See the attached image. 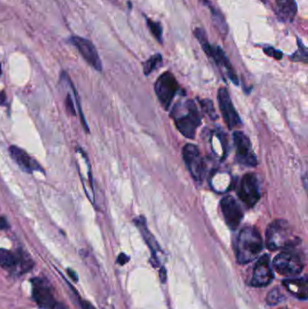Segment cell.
Masks as SVG:
<instances>
[{
  "instance_id": "1",
  "label": "cell",
  "mask_w": 308,
  "mask_h": 309,
  "mask_svg": "<svg viewBox=\"0 0 308 309\" xmlns=\"http://www.w3.org/2000/svg\"><path fill=\"white\" fill-rule=\"evenodd\" d=\"M170 117L182 135L193 140L199 126L202 123V117L194 101L186 100L178 102L171 110Z\"/></svg>"
},
{
  "instance_id": "2",
  "label": "cell",
  "mask_w": 308,
  "mask_h": 309,
  "mask_svg": "<svg viewBox=\"0 0 308 309\" xmlns=\"http://www.w3.org/2000/svg\"><path fill=\"white\" fill-rule=\"evenodd\" d=\"M263 250V240L257 228L242 229L236 242V258L240 264H248L257 258Z\"/></svg>"
},
{
  "instance_id": "3",
  "label": "cell",
  "mask_w": 308,
  "mask_h": 309,
  "mask_svg": "<svg viewBox=\"0 0 308 309\" xmlns=\"http://www.w3.org/2000/svg\"><path fill=\"white\" fill-rule=\"evenodd\" d=\"M299 242V239L294 235L287 220H274L267 229L266 244L270 250L292 249Z\"/></svg>"
},
{
  "instance_id": "4",
  "label": "cell",
  "mask_w": 308,
  "mask_h": 309,
  "mask_svg": "<svg viewBox=\"0 0 308 309\" xmlns=\"http://www.w3.org/2000/svg\"><path fill=\"white\" fill-rule=\"evenodd\" d=\"M194 36L198 40L199 43L203 48V51L210 58L213 60L217 64V66L224 69L229 79L234 83L239 84V80L236 75V72L232 67V64L228 59V57L225 55V53L223 51V49L219 47H213L210 45V42L207 38L206 33L203 28L197 27L194 31Z\"/></svg>"
},
{
  "instance_id": "5",
  "label": "cell",
  "mask_w": 308,
  "mask_h": 309,
  "mask_svg": "<svg viewBox=\"0 0 308 309\" xmlns=\"http://www.w3.org/2000/svg\"><path fill=\"white\" fill-rule=\"evenodd\" d=\"M273 266L280 275L294 277L304 270V258L294 248L287 249L275 257Z\"/></svg>"
},
{
  "instance_id": "6",
  "label": "cell",
  "mask_w": 308,
  "mask_h": 309,
  "mask_svg": "<svg viewBox=\"0 0 308 309\" xmlns=\"http://www.w3.org/2000/svg\"><path fill=\"white\" fill-rule=\"evenodd\" d=\"M179 91V84L173 73L165 72L161 74L155 83V92L161 105L165 110H168L173 98Z\"/></svg>"
},
{
  "instance_id": "7",
  "label": "cell",
  "mask_w": 308,
  "mask_h": 309,
  "mask_svg": "<svg viewBox=\"0 0 308 309\" xmlns=\"http://www.w3.org/2000/svg\"><path fill=\"white\" fill-rule=\"evenodd\" d=\"M0 267L10 272H16L19 268V272L23 274L32 270L34 261L24 250H17L15 253L6 249H0Z\"/></svg>"
},
{
  "instance_id": "8",
  "label": "cell",
  "mask_w": 308,
  "mask_h": 309,
  "mask_svg": "<svg viewBox=\"0 0 308 309\" xmlns=\"http://www.w3.org/2000/svg\"><path fill=\"white\" fill-rule=\"evenodd\" d=\"M183 158L194 180L202 182L206 174V166L198 148L195 145L186 144L183 148Z\"/></svg>"
},
{
  "instance_id": "9",
  "label": "cell",
  "mask_w": 308,
  "mask_h": 309,
  "mask_svg": "<svg viewBox=\"0 0 308 309\" xmlns=\"http://www.w3.org/2000/svg\"><path fill=\"white\" fill-rule=\"evenodd\" d=\"M32 295L35 303L42 309H64L55 300L51 286L47 280L34 278L31 280Z\"/></svg>"
},
{
  "instance_id": "10",
  "label": "cell",
  "mask_w": 308,
  "mask_h": 309,
  "mask_svg": "<svg viewBox=\"0 0 308 309\" xmlns=\"http://www.w3.org/2000/svg\"><path fill=\"white\" fill-rule=\"evenodd\" d=\"M233 141L236 148L235 159L237 163L248 167L256 166L257 157L249 138L243 132L235 131L233 133Z\"/></svg>"
},
{
  "instance_id": "11",
  "label": "cell",
  "mask_w": 308,
  "mask_h": 309,
  "mask_svg": "<svg viewBox=\"0 0 308 309\" xmlns=\"http://www.w3.org/2000/svg\"><path fill=\"white\" fill-rule=\"evenodd\" d=\"M238 196L248 208L253 207L259 201L260 193L256 174L247 173L242 176L238 189Z\"/></svg>"
},
{
  "instance_id": "12",
  "label": "cell",
  "mask_w": 308,
  "mask_h": 309,
  "mask_svg": "<svg viewBox=\"0 0 308 309\" xmlns=\"http://www.w3.org/2000/svg\"><path fill=\"white\" fill-rule=\"evenodd\" d=\"M218 103L224 122L226 123L229 128L232 129L234 127H240L241 125V118L234 108L228 91L224 87L219 88L218 92Z\"/></svg>"
},
{
  "instance_id": "13",
  "label": "cell",
  "mask_w": 308,
  "mask_h": 309,
  "mask_svg": "<svg viewBox=\"0 0 308 309\" xmlns=\"http://www.w3.org/2000/svg\"><path fill=\"white\" fill-rule=\"evenodd\" d=\"M274 279V274L270 263L269 255H263L258 258L253 270V275L250 280V285L256 288L267 287Z\"/></svg>"
},
{
  "instance_id": "14",
  "label": "cell",
  "mask_w": 308,
  "mask_h": 309,
  "mask_svg": "<svg viewBox=\"0 0 308 309\" xmlns=\"http://www.w3.org/2000/svg\"><path fill=\"white\" fill-rule=\"evenodd\" d=\"M221 209L229 228L233 231L236 230L244 216L241 205L232 196L229 195L221 201Z\"/></svg>"
},
{
  "instance_id": "15",
  "label": "cell",
  "mask_w": 308,
  "mask_h": 309,
  "mask_svg": "<svg viewBox=\"0 0 308 309\" xmlns=\"http://www.w3.org/2000/svg\"><path fill=\"white\" fill-rule=\"evenodd\" d=\"M71 42L76 47L81 56L84 58L88 64L93 66L95 70L101 72L102 70V64L99 56L97 50L93 46V42L88 39L82 38L79 36H73L71 38Z\"/></svg>"
},
{
  "instance_id": "16",
  "label": "cell",
  "mask_w": 308,
  "mask_h": 309,
  "mask_svg": "<svg viewBox=\"0 0 308 309\" xmlns=\"http://www.w3.org/2000/svg\"><path fill=\"white\" fill-rule=\"evenodd\" d=\"M9 153L14 161L26 173L31 174L34 171H40L42 173L45 172L38 162L28 155L25 150L17 146H11L9 148Z\"/></svg>"
},
{
  "instance_id": "17",
  "label": "cell",
  "mask_w": 308,
  "mask_h": 309,
  "mask_svg": "<svg viewBox=\"0 0 308 309\" xmlns=\"http://www.w3.org/2000/svg\"><path fill=\"white\" fill-rule=\"evenodd\" d=\"M284 287L293 296L306 300L308 295V285L306 277L301 279H287L283 281Z\"/></svg>"
},
{
  "instance_id": "18",
  "label": "cell",
  "mask_w": 308,
  "mask_h": 309,
  "mask_svg": "<svg viewBox=\"0 0 308 309\" xmlns=\"http://www.w3.org/2000/svg\"><path fill=\"white\" fill-rule=\"evenodd\" d=\"M276 10L281 21L291 23L297 13V5L295 0H276Z\"/></svg>"
},
{
  "instance_id": "19",
  "label": "cell",
  "mask_w": 308,
  "mask_h": 309,
  "mask_svg": "<svg viewBox=\"0 0 308 309\" xmlns=\"http://www.w3.org/2000/svg\"><path fill=\"white\" fill-rule=\"evenodd\" d=\"M134 223H135V225H137V227L140 230V233H141L142 236H143L144 240L146 241V242L148 243V245L149 246L150 250L152 251L153 256H155L156 252H157L158 250H160V248H159V246L157 244V242H156V240H155L154 236H153L151 233L148 231L145 218H144L143 216H140L139 218L134 219Z\"/></svg>"
},
{
  "instance_id": "20",
  "label": "cell",
  "mask_w": 308,
  "mask_h": 309,
  "mask_svg": "<svg viewBox=\"0 0 308 309\" xmlns=\"http://www.w3.org/2000/svg\"><path fill=\"white\" fill-rule=\"evenodd\" d=\"M200 1L203 2V4L205 5L206 7H208V9H210L211 20L219 33L224 35L228 34V25L223 14L221 13L215 7H213L209 0H200Z\"/></svg>"
},
{
  "instance_id": "21",
  "label": "cell",
  "mask_w": 308,
  "mask_h": 309,
  "mask_svg": "<svg viewBox=\"0 0 308 309\" xmlns=\"http://www.w3.org/2000/svg\"><path fill=\"white\" fill-rule=\"evenodd\" d=\"M162 64H163V57L160 54H156V55H152L146 63L143 64L144 73L146 75H149L156 69L160 67Z\"/></svg>"
},
{
  "instance_id": "22",
  "label": "cell",
  "mask_w": 308,
  "mask_h": 309,
  "mask_svg": "<svg viewBox=\"0 0 308 309\" xmlns=\"http://www.w3.org/2000/svg\"><path fill=\"white\" fill-rule=\"evenodd\" d=\"M297 46L298 50L292 55L291 60L294 62H304V64H306L308 57L307 48L304 47V43L299 38H297Z\"/></svg>"
},
{
  "instance_id": "23",
  "label": "cell",
  "mask_w": 308,
  "mask_h": 309,
  "mask_svg": "<svg viewBox=\"0 0 308 309\" xmlns=\"http://www.w3.org/2000/svg\"><path fill=\"white\" fill-rule=\"evenodd\" d=\"M147 24L150 32L156 37V40H158L160 42H163V27L161 26L160 23L147 18Z\"/></svg>"
},
{
  "instance_id": "24",
  "label": "cell",
  "mask_w": 308,
  "mask_h": 309,
  "mask_svg": "<svg viewBox=\"0 0 308 309\" xmlns=\"http://www.w3.org/2000/svg\"><path fill=\"white\" fill-rule=\"evenodd\" d=\"M199 102L202 107V110L206 113L211 119H216L218 116L216 114L215 109L212 102L210 100H199Z\"/></svg>"
},
{
  "instance_id": "25",
  "label": "cell",
  "mask_w": 308,
  "mask_h": 309,
  "mask_svg": "<svg viewBox=\"0 0 308 309\" xmlns=\"http://www.w3.org/2000/svg\"><path fill=\"white\" fill-rule=\"evenodd\" d=\"M283 299L282 293L280 292L279 288L272 289L267 296V303L270 305H278L279 302Z\"/></svg>"
},
{
  "instance_id": "26",
  "label": "cell",
  "mask_w": 308,
  "mask_h": 309,
  "mask_svg": "<svg viewBox=\"0 0 308 309\" xmlns=\"http://www.w3.org/2000/svg\"><path fill=\"white\" fill-rule=\"evenodd\" d=\"M263 51L264 53L266 54L267 55H269L270 57H273L275 59L277 60H281L283 57V53L281 51H279V50H277V49H275L274 47H267L263 49Z\"/></svg>"
},
{
  "instance_id": "27",
  "label": "cell",
  "mask_w": 308,
  "mask_h": 309,
  "mask_svg": "<svg viewBox=\"0 0 308 309\" xmlns=\"http://www.w3.org/2000/svg\"><path fill=\"white\" fill-rule=\"evenodd\" d=\"M65 109H66V111L69 114L72 115V116L76 115L75 107H74V103H73V99L71 96V94H67V97L65 99Z\"/></svg>"
},
{
  "instance_id": "28",
  "label": "cell",
  "mask_w": 308,
  "mask_h": 309,
  "mask_svg": "<svg viewBox=\"0 0 308 309\" xmlns=\"http://www.w3.org/2000/svg\"><path fill=\"white\" fill-rule=\"evenodd\" d=\"M9 228V224L7 218L4 216L0 217V230H8Z\"/></svg>"
},
{
  "instance_id": "29",
  "label": "cell",
  "mask_w": 308,
  "mask_h": 309,
  "mask_svg": "<svg viewBox=\"0 0 308 309\" xmlns=\"http://www.w3.org/2000/svg\"><path fill=\"white\" fill-rule=\"evenodd\" d=\"M118 264H120V265H124L125 263H127L128 261V257H127V255L124 254V253H121V254L118 256Z\"/></svg>"
},
{
  "instance_id": "30",
  "label": "cell",
  "mask_w": 308,
  "mask_h": 309,
  "mask_svg": "<svg viewBox=\"0 0 308 309\" xmlns=\"http://www.w3.org/2000/svg\"><path fill=\"white\" fill-rule=\"evenodd\" d=\"M80 304L82 309H95L93 307V305H91L89 302H87V301L81 300V299H80Z\"/></svg>"
},
{
  "instance_id": "31",
  "label": "cell",
  "mask_w": 308,
  "mask_h": 309,
  "mask_svg": "<svg viewBox=\"0 0 308 309\" xmlns=\"http://www.w3.org/2000/svg\"><path fill=\"white\" fill-rule=\"evenodd\" d=\"M7 102V95H6V92L2 91L0 93V106H4Z\"/></svg>"
},
{
  "instance_id": "32",
  "label": "cell",
  "mask_w": 308,
  "mask_h": 309,
  "mask_svg": "<svg viewBox=\"0 0 308 309\" xmlns=\"http://www.w3.org/2000/svg\"><path fill=\"white\" fill-rule=\"evenodd\" d=\"M67 272L69 276H70V277L72 278V280H73V281H75V282L78 281L79 278H78V276H77L76 272H75V271H72V270H71V269H68Z\"/></svg>"
},
{
  "instance_id": "33",
  "label": "cell",
  "mask_w": 308,
  "mask_h": 309,
  "mask_svg": "<svg viewBox=\"0 0 308 309\" xmlns=\"http://www.w3.org/2000/svg\"><path fill=\"white\" fill-rule=\"evenodd\" d=\"M1 74H2V65L0 64V76H1Z\"/></svg>"
},
{
  "instance_id": "34",
  "label": "cell",
  "mask_w": 308,
  "mask_h": 309,
  "mask_svg": "<svg viewBox=\"0 0 308 309\" xmlns=\"http://www.w3.org/2000/svg\"><path fill=\"white\" fill-rule=\"evenodd\" d=\"M279 309H287V307H281V308H279Z\"/></svg>"
}]
</instances>
